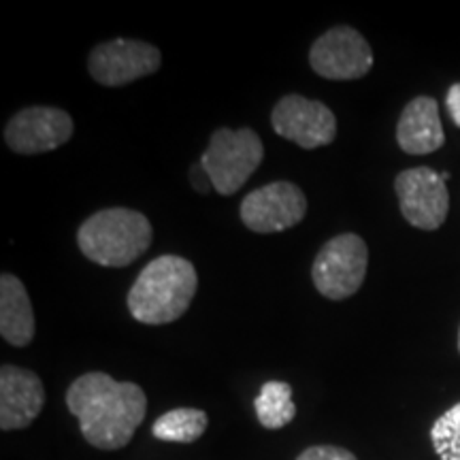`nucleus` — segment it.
Returning a JSON list of instances; mask_svg holds the SVG:
<instances>
[{
	"mask_svg": "<svg viewBox=\"0 0 460 460\" xmlns=\"http://www.w3.org/2000/svg\"><path fill=\"white\" fill-rule=\"evenodd\" d=\"M66 407L90 446L99 450H119L135 437L146 420L147 399L141 386L115 382L107 373L94 371L77 377L66 390Z\"/></svg>",
	"mask_w": 460,
	"mask_h": 460,
	"instance_id": "1",
	"label": "nucleus"
},
{
	"mask_svg": "<svg viewBox=\"0 0 460 460\" xmlns=\"http://www.w3.org/2000/svg\"><path fill=\"white\" fill-rule=\"evenodd\" d=\"M199 288L194 264L181 256H158L146 264L128 298L132 318L141 324H169L188 312Z\"/></svg>",
	"mask_w": 460,
	"mask_h": 460,
	"instance_id": "2",
	"label": "nucleus"
},
{
	"mask_svg": "<svg viewBox=\"0 0 460 460\" xmlns=\"http://www.w3.org/2000/svg\"><path fill=\"white\" fill-rule=\"evenodd\" d=\"M152 224L141 211L113 207L90 216L77 230L82 254L101 267H128L152 245Z\"/></svg>",
	"mask_w": 460,
	"mask_h": 460,
	"instance_id": "3",
	"label": "nucleus"
},
{
	"mask_svg": "<svg viewBox=\"0 0 460 460\" xmlns=\"http://www.w3.org/2000/svg\"><path fill=\"white\" fill-rule=\"evenodd\" d=\"M262 158L264 146L254 130L220 128L211 135L209 146L200 156V164L216 192L222 197H233L261 166Z\"/></svg>",
	"mask_w": 460,
	"mask_h": 460,
	"instance_id": "4",
	"label": "nucleus"
},
{
	"mask_svg": "<svg viewBox=\"0 0 460 460\" xmlns=\"http://www.w3.org/2000/svg\"><path fill=\"white\" fill-rule=\"evenodd\" d=\"M369 267V250L358 234L345 233L318 252L312 267L315 290L331 301H343L360 290Z\"/></svg>",
	"mask_w": 460,
	"mask_h": 460,
	"instance_id": "5",
	"label": "nucleus"
},
{
	"mask_svg": "<svg viewBox=\"0 0 460 460\" xmlns=\"http://www.w3.org/2000/svg\"><path fill=\"white\" fill-rule=\"evenodd\" d=\"M309 65L320 77L332 82L360 79L373 68V51L367 39L349 26L324 32L309 49Z\"/></svg>",
	"mask_w": 460,
	"mask_h": 460,
	"instance_id": "6",
	"label": "nucleus"
},
{
	"mask_svg": "<svg viewBox=\"0 0 460 460\" xmlns=\"http://www.w3.org/2000/svg\"><path fill=\"white\" fill-rule=\"evenodd\" d=\"M163 65L158 48L135 39H115L92 49L88 71L96 84L118 88L156 73Z\"/></svg>",
	"mask_w": 460,
	"mask_h": 460,
	"instance_id": "7",
	"label": "nucleus"
},
{
	"mask_svg": "<svg viewBox=\"0 0 460 460\" xmlns=\"http://www.w3.org/2000/svg\"><path fill=\"white\" fill-rule=\"evenodd\" d=\"M307 199L292 181H273L241 200V222L254 233H281L303 222Z\"/></svg>",
	"mask_w": 460,
	"mask_h": 460,
	"instance_id": "8",
	"label": "nucleus"
},
{
	"mask_svg": "<svg viewBox=\"0 0 460 460\" xmlns=\"http://www.w3.org/2000/svg\"><path fill=\"white\" fill-rule=\"evenodd\" d=\"M401 214L411 226L437 230L446 222L450 209V194L439 172L429 166L399 172L394 181Z\"/></svg>",
	"mask_w": 460,
	"mask_h": 460,
	"instance_id": "9",
	"label": "nucleus"
},
{
	"mask_svg": "<svg viewBox=\"0 0 460 460\" xmlns=\"http://www.w3.org/2000/svg\"><path fill=\"white\" fill-rule=\"evenodd\" d=\"M273 130L303 149L331 146L337 137V118L324 102L288 94L273 107Z\"/></svg>",
	"mask_w": 460,
	"mask_h": 460,
	"instance_id": "10",
	"label": "nucleus"
},
{
	"mask_svg": "<svg viewBox=\"0 0 460 460\" xmlns=\"http://www.w3.org/2000/svg\"><path fill=\"white\" fill-rule=\"evenodd\" d=\"M75 124L66 111L56 107H26L9 119L4 141L11 152L32 154L54 152L73 137Z\"/></svg>",
	"mask_w": 460,
	"mask_h": 460,
	"instance_id": "11",
	"label": "nucleus"
},
{
	"mask_svg": "<svg viewBox=\"0 0 460 460\" xmlns=\"http://www.w3.org/2000/svg\"><path fill=\"white\" fill-rule=\"evenodd\" d=\"M45 405L43 382L37 373L4 365L0 369V429L20 430L31 427Z\"/></svg>",
	"mask_w": 460,
	"mask_h": 460,
	"instance_id": "12",
	"label": "nucleus"
},
{
	"mask_svg": "<svg viewBox=\"0 0 460 460\" xmlns=\"http://www.w3.org/2000/svg\"><path fill=\"white\" fill-rule=\"evenodd\" d=\"M396 141L402 152L413 154V156L433 154L444 146L446 135L435 99L418 96L402 109L399 126H396Z\"/></svg>",
	"mask_w": 460,
	"mask_h": 460,
	"instance_id": "13",
	"label": "nucleus"
},
{
	"mask_svg": "<svg viewBox=\"0 0 460 460\" xmlns=\"http://www.w3.org/2000/svg\"><path fill=\"white\" fill-rule=\"evenodd\" d=\"M34 312L24 284L11 273L0 278V335L9 345L26 348L34 339Z\"/></svg>",
	"mask_w": 460,
	"mask_h": 460,
	"instance_id": "14",
	"label": "nucleus"
},
{
	"mask_svg": "<svg viewBox=\"0 0 460 460\" xmlns=\"http://www.w3.org/2000/svg\"><path fill=\"white\" fill-rule=\"evenodd\" d=\"M209 424V418L203 410L194 407H180L160 416L152 427V435L160 441H172V444H192L203 437Z\"/></svg>",
	"mask_w": 460,
	"mask_h": 460,
	"instance_id": "15",
	"label": "nucleus"
},
{
	"mask_svg": "<svg viewBox=\"0 0 460 460\" xmlns=\"http://www.w3.org/2000/svg\"><path fill=\"white\" fill-rule=\"evenodd\" d=\"M254 410L258 422L264 429H284L296 416V405L292 401V386L286 382H267L256 396Z\"/></svg>",
	"mask_w": 460,
	"mask_h": 460,
	"instance_id": "16",
	"label": "nucleus"
},
{
	"mask_svg": "<svg viewBox=\"0 0 460 460\" xmlns=\"http://www.w3.org/2000/svg\"><path fill=\"white\" fill-rule=\"evenodd\" d=\"M430 441L441 460H460V402L437 418L430 429Z\"/></svg>",
	"mask_w": 460,
	"mask_h": 460,
	"instance_id": "17",
	"label": "nucleus"
},
{
	"mask_svg": "<svg viewBox=\"0 0 460 460\" xmlns=\"http://www.w3.org/2000/svg\"><path fill=\"white\" fill-rule=\"evenodd\" d=\"M296 460H358L349 450L337 446H314L298 454Z\"/></svg>",
	"mask_w": 460,
	"mask_h": 460,
	"instance_id": "18",
	"label": "nucleus"
},
{
	"mask_svg": "<svg viewBox=\"0 0 460 460\" xmlns=\"http://www.w3.org/2000/svg\"><path fill=\"white\" fill-rule=\"evenodd\" d=\"M446 107H447V113H450L452 122L460 128V84H454L452 88L447 90Z\"/></svg>",
	"mask_w": 460,
	"mask_h": 460,
	"instance_id": "19",
	"label": "nucleus"
},
{
	"mask_svg": "<svg viewBox=\"0 0 460 460\" xmlns=\"http://www.w3.org/2000/svg\"><path fill=\"white\" fill-rule=\"evenodd\" d=\"M190 180H192V186H194V190H199L200 194H207L209 192L211 188V180H209V175H207V171L203 169V164H197V166H192V171H190Z\"/></svg>",
	"mask_w": 460,
	"mask_h": 460,
	"instance_id": "20",
	"label": "nucleus"
},
{
	"mask_svg": "<svg viewBox=\"0 0 460 460\" xmlns=\"http://www.w3.org/2000/svg\"><path fill=\"white\" fill-rule=\"evenodd\" d=\"M439 175H441V180H444V181H447V180H450V172H447V171H444V172H439Z\"/></svg>",
	"mask_w": 460,
	"mask_h": 460,
	"instance_id": "21",
	"label": "nucleus"
},
{
	"mask_svg": "<svg viewBox=\"0 0 460 460\" xmlns=\"http://www.w3.org/2000/svg\"><path fill=\"white\" fill-rule=\"evenodd\" d=\"M458 349H460V332H458Z\"/></svg>",
	"mask_w": 460,
	"mask_h": 460,
	"instance_id": "22",
	"label": "nucleus"
}]
</instances>
